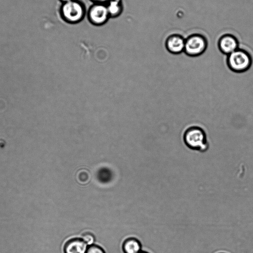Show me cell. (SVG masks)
<instances>
[{
	"label": "cell",
	"mask_w": 253,
	"mask_h": 253,
	"mask_svg": "<svg viewBox=\"0 0 253 253\" xmlns=\"http://www.w3.org/2000/svg\"><path fill=\"white\" fill-rule=\"evenodd\" d=\"M138 253H150L147 251H141L140 252H139Z\"/></svg>",
	"instance_id": "2e32d148"
},
{
	"label": "cell",
	"mask_w": 253,
	"mask_h": 253,
	"mask_svg": "<svg viewBox=\"0 0 253 253\" xmlns=\"http://www.w3.org/2000/svg\"><path fill=\"white\" fill-rule=\"evenodd\" d=\"M226 62L231 71L241 73L250 68L252 64V58L251 54L247 50L239 48L226 55Z\"/></svg>",
	"instance_id": "3957f363"
},
{
	"label": "cell",
	"mask_w": 253,
	"mask_h": 253,
	"mask_svg": "<svg viewBox=\"0 0 253 253\" xmlns=\"http://www.w3.org/2000/svg\"><path fill=\"white\" fill-rule=\"evenodd\" d=\"M184 39L179 34H172L167 38L165 47L169 52L173 55H178L184 52L185 46Z\"/></svg>",
	"instance_id": "8992f818"
},
{
	"label": "cell",
	"mask_w": 253,
	"mask_h": 253,
	"mask_svg": "<svg viewBox=\"0 0 253 253\" xmlns=\"http://www.w3.org/2000/svg\"><path fill=\"white\" fill-rule=\"evenodd\" d=\"M183 141L190 150L200 153L207 152L210 148V144L205 130L197 126L187 127L183 133Z\"/></svg>",
	"instance_id": "6da1fadb"
},
{
	"label": "cell",
	"mask_w": 253,
	"mask_h": 253,
	"mask_svg": "<svg viewBox=\"0 0 253 253\" xmlns=\"http://www.w3.org/2000/svg\"><path fill=\"white\" fill-rule=\"evenodd\" d=\"M87 245L80 238H73L67 241L64 245V253H86Z\"/></svg>",
	"instance_id": "ba28073f"
},
{
	"label": "cell",
	"mask_w": 253,
	"mask_h": 253,
	"mask_svg": "<svg viewBox=\"0 0 253 253\" xmlns=\"http://www.w3.org/2000/svg\"><path fill=\"white\" fill-rule=\"evenodd\" d=\"M88 246L93 245L95 242V238L94 235L90 233H86L83 234L81 238Z\"/></svg>",
	"instance_id": "7c38bea8"
},
{
	"label": "cell",
	"mask_w": 253,
	"mask_h": 253,
	"mask_svg": "<svg viewBox=\"0 0 253 253\" xmlns=\"http://www.w3.org/2000/svg\"><path fill=\"white\" fill-rule=\"evenodd\" d=\"M217 253H226V252H218Z\"/></svg>",
	"instance_id": "e0dca14e"
},
{
	"label": "cell",
	"mask_w": 253,
	"mask_h": 253,
	"mask_svg": "<svg viewBox=\"0 0 253 253\" xmlns=\"http://www.w3.org/2000/svg\"><path fill=\"white\" fill-rule=\"evenodd\" d=\"M96 178L101 183H107L111 181L113 172L110 169L106 168L99 169L96 174Z\"/></svg>",
	"instance_id": "8fae6325"
},
{
	"label": "cell",
	"mask_w": 253,
	"mask_h": 253,
	"mask_svg": "<svg viewBox=\"0 0 253 253\" xmlns=\"http://www.w3.org/2000/svg\"><path fill=\"white\" fill-rule=\"evenodd\" d=\"M218 47L224 55H227L239 48V42L232 35L226 34L220 37L218 41Z\"/></svg>",
	"instance_id": "52a82bcc"
},
{
	"label": "cell",
	"mask_w": 253,
	"mask_h": 253,
	"mask_svg": "<svg viewBox=\"0 0 253 253\" xmlns=\"http://www.w3.org/2000/svg\"><path fill=\"white\" fill-rule=\"evenodd\" d=\"M85 4L80 0H72L62 3L60 15L62 20L70 24L79 23L86 15Z\"/></svg>",
	"instance_id": "7a4b0ae2"
},
{
	"label": "cell",
	"mask_w": 253,
	"mask_h": 253,
	"mask_svg": "<svg viewBox=\"0 0 253 253\" xmlns=\"http://www.w3.org/2000/svg\"><path fill=\"white\" fill-rule=\"evenodd\" d=\"M122 249L124 253H138L141 251L142 245L137 238L129 237L123 242Z\"/></svg>",
	"instance_id": "9c48e42d"
},
{
	"label": "cell",
	"mask_w": 253,
	"mask_h": 253,
	"mask_svg": "<svg viewBox=\"0 0 253 253\" xmlns=\"http://www.w3.org/2000/svg\"><path fill=\"white\" fill-rule=\"evenodd\" d=\"M89 22L95 26L105 25L110 18L105 3H92L86 12Z\"/></svg>",
	"instance_id": "5b68a950"
},
{
	"label": "cell",
	"mask_w": 253,
	"mask_h": 253,
	"mask_svg": "<svg viewBox=\"0 0 253 253\" xmlns=\"http://www.w3.org/2000/svg\"><path fill=\"white\" fill-rule=\"evenodd\" d=\"M110 18L120 16L124 10L122 0H109L106 3Z\"/></svg>",
	"instance_id": "30bf717a"
},
{
	"label": "cell",
	"mask_w": 253,
	"mask_h": 253,
	"mask_svg": "<svg viewBox=\"0 0 253 253\" xmlns=\"http://www.w3.org/2000/svg\"><path fill=\"white\" fill-rule=\"evenodd\" d=\"M60 1L62 2V3H64V2H68V1H71V0H59Z\"/></svg>",
	"instance_id": "9a60e30c"
},
{
	"label": "cell",
	"mask_w": 253,
	"mask_h": 253,
	"mask_svg": "<svg viewBox=\"0 0 253 253\" xmlns=\"http://www.w3.org/2000/svg\"><path fill=\"white\" fill-rule=\"evenodd\" d=\"M92 3H106L109 0H90Z\"/></svg>",
	"instance_id": "5bb4252c"
},
{
	"label": "cell",
	"mask_w": 253,
	"mask_h": 253,
	"mask_svg": "<svg viewBox=\"0 0 253 253\" xmlns=\"http://www.w3.org/2000/svg\"><path fill=\"white\" fill-rule=\"evenodd\" d=\"M86 253H106V252L100 246L93 244L88 247Z\"/></svg>",
	"instance_id": "4fadbf2b"
},
{
	"label": "cell",
	"mask_w": 253,
	"mask_h": 253,
	"mask_svg": "<svg viewBox=\"0 0 253 253\" xmlns=\"http://www.w3.org/2000/svg\"><path fill=\"white\" fill-rule=\"evenodd\" d=\"M208 42L206 38L199 34H193L185 41L184 53L189 57H197L206 51Z\"/></svg>",
	"instance_id": "277c9868"
}]
</instances>
